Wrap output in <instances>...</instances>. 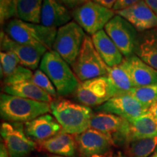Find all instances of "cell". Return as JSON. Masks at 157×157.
<instances>
[{
	"mask_svg": "<svg viewBox=\"0 0 157 157\" xmlns=\"http://www.w3.org/2000/svg\"><path fill=\"white\" fill-rule=\"evenodd\" d=\"M2 26L5 34L17 42L52 50L58 29L45 26L41 23L26 22L13 18Z\"/></svg>",
	"mask_w": 157,
	"mask_h": 157,
	"instance_id": "cell-1",
	"label": "cell"
},
{
	"mask_svg": "<svg viewBox=\"0 0 157 157\" xmlns=\"http://www.w3.org/2000/svg\"><path fill=\"white\" fill-rule=\"evenodd\" d=\"M50 109L63 132L71 135H79L89 129L94 115L90 107L61 98L52 101Z\"/></svg>",
	"mask_w": 157,
	"mask_h": 157,
	"instance_id": "cell-2",
	"label": "cell"
},
{
	"mask_svg": "<svg viewBox=\"0 0 157 157\" xmlns=\"http://www.w3.org/2000/svg\"><path fill=\"white\" fill-rule=\"evenodd\" d=\"M50 111V103L4 93L0 95L1 117L9 122L26 123Z\"/></svg>",
	"mask_w": 157,
	"mask_h": 157,
	"instance_id": "cell-3",
	"label": "cell"
},
{
	"mask_svg": "<svg viewBox=\"0 0 157 157\" xmlns=\"http://www.w3.org/2000/svg\"><path fill=\"white\" fill-rule=\"evenodd\" d=\"M39 68L50 78L60 96L74 93L80 82L71 66L54 50H49L44 55Z\"/></svg>",
	"mask_w": 157,
	"mask_h": 157,
	"instance_id": "cell-4",
	"label": "cell"
},
{
	"mask_svg": "<svg viewBox=\"0 0 157 157\" xmlns=\"http://www.w3.org/2000/svg\"><path fill=\"white\" fill-rule=\"evenodd\" d=\"M71 66L80 82L106 76L109 68L94 47L91 36L87 34L77 58Z\"/></svg>",
	"mask_w": 157,
	"mask_h": 157,
	"instance_id": "cell-5",
	"label": "cell"
},
{
	"mask_svg": "<svg viewBox=\"0 0 157 157\" xmlns=\"http://www.w3.org/2000/svg\"><path fill=\"white\" fill-rule=\"evenodd\" d=\"M72 17L87 33L93 36L103 30L108 23L116 15L111 9L103 7L93 1H89L71 11Z\"/></svg>",
	"mask_w": 157,
	"mask_h": 157,
	"instance_id": "cell-6",
	"label": "cell"
},
{
	"mask_svg": "<svg viewBox=\"0 0 157 157\" xmlns=\"http://www.w3.org/2000/svg\"><path fill=\"white\" fill-rule=\"evenodd\" d=\"M85 31L74 21L58 29L52 50L70 66L74 63L81 50Z\"/></svg>",
	"mask_w": 157,
	"mask_h": 157,
	"instance_id": "cell-7",
	"label": "cell"
},
{
	"mask_svg": "<svg viewBox=\"0 0 157 157\" xmlns=\"http://www.w3.org/2000/svg\"><path fill=\"white\" fill-rule=\"evenodd\" d=\"M74 93L76 101L88 107H98L113 97L106 76L80 82Z\"/></svg>",
	"mask_w": 157,
	"mask_h": 157,
	"instance_id": "cell-8",
	"label": "cell"
},
{
	"mask_svg": "<svg viewBox=\"0 0 157 157\" xmlns=\"http://www.w3.org/2000/svg\"><path fill=\"white\" fill-rule=\"evenodd\" d=\"M124 58L135 55L138 31L124 17L116 15L104 28Z\"/></svg>",
	"mask_w": 157,
	"mask_h": 157,
	"instance_id": "cell-9",
	"label": "cell"
},
{
	"mask_svg": "<svg viewBox=\"0 0 157 157\" xmlns=\"http://www.w3.org/2000/svg\"><path fill=\"white\" fill-rule=\"evenodd\" d=\"M0 131L10 157H26L36 148V143L29 138L21 123L5 121Z\"/></svg>",
	"mask_w": 157,
	"mask_h": 157,
	"instance_id": "cell-10",
	"label": "cell"
},
{
	"mask_svg": "<svg viewBox=\"0 0 157 157\" xmlns=\"http://www.w3.org/2000/svg\"><path fill=\"white\" fill-rule=\"evenodd\" d=\"M90 128L109 135L113 143H127L129 140V123L124 118L113 113H94Z\"/></svg>",
	"mask_w": 157,
	"mask_h": 157,
	"instance_id": "cell-11",
	"label": "cell"
},
{
	"mask_svg": "<svg viewBox=\"0 0 157 157\" xmlns=\"http://www.w3.org/2000/svg\"><path fill=\"white\" fill-rule=\"evenodd\" d=\"M1 50L14 54L20 64L31 70H36L44 55L48 52L46 48L22 44L12 39L4 31H1Z\"/></svg>",
	"mask_w": 157,
	"mask_h": 157,
	"instance_id": "cell-12",
	"label": "cell"
},
{
	"mask_svg": "<svg viewBox=\"0 0 157 157\" xmlns=\"http://www.w3.org/2000/svg\"><path fill=\"white\" fill-rule=\"evenodd\" d=\"M95 110L98 112L113 113L130 121L146 113L148 108L128 93L111 98Z\"/></svg>",
	"mask_w": 157,
	"mask_h": 157,
	"instance_id": "cell-13",
	"label": "cell"
},
{
	"mask_svg": "<svg viewBox=\"0 0 157 157\" xmlns=\"http://www.w3.org/2000/svg\"><path fill=\"white\" fill-rule=\"evenodd\" d=\"M75 139L81 157L101 155L106 152L113 144L111 137L93 128H89L81 134L75 135Z\"/></svg>",
	"mask_w": 157,
	"mask_h": 157,
	"instance_id": "cell-14",
	"label": "cell"
},
{
	"mask_svg": "<svg viewBox=\"0 0 157 157\" xmlns=\"http://www.w3.org/2000/svg\"><path fill=\"white\" fill-rule=\"evenodd\" d=\"M115 13L127 20L139 33L157 27V15L144 0Z\"/></svg>",
	"mask_w": 157,
	"mask_h": 157,
	"instance_id": "cell-15",
	"label": "cell"
},
{
	"mask_svg": "<svg viewBox=\"0 0 157 157\" xmlns=\"http://www.w3.org/2000/svg\"><path fill=\"white\" fill-rule=\"evenodd\" d=\"M135 87L157 84V70L136 55L124 58L122 62Z\"/></svg>",
	"mask_w": 157,
	"mask_h": 157,
	"instance_id": "cell-16",
	"label": "cell"
},
{
	"mask_svg": "<svg viewBox=\"0 0 157 157\" xmlns=\"http://www.w3.org/2000/svg\"><path fill=\"white\" fill-rule=\"evenodd\" d=\"M24 129L28 136L40 142L58 135L62 131V127L56 118L45 113L25 123Z\"/></svg>",
	"mask_w": 157,
	"mask_h": 157,
	"instance_id": "cell-17",
	"label": "cell"
},
{
	"mask_svg": "<svg viewBox=\"0 0 157 157\" xmlns=\"http://www.w3.org/2000/svg\"><path fill=\"white\" fill-rule=\"evenodd\" d=\"M71 11L59 0H43L41 22L43 25L58 29L72 21Z\"/></svg>",
	"mask_w": 157,
	"mask_h": 157,
	"instance_id": "cell-18",
	"label": "cell"
},
{
	"mask_svg": "<svg viewBox=\"0 0 157 157\" xmlns=\"http://www.w3.org/2000/svg\"><path fill=\"white\" fill-rule=\"evenodd\" d=\"M91 38L98 54L108 66L113 67L123 62L124 57L104 29L91 36Z\"/></svg>",
	"mask_w": 157,
	"mask_h": 157,
	"instance_id": "cell-19",
	"label": "cell"
},
{
	"mask_svg": "<svg viewBox=\"0 0 157 157\" xmlns=\"http://www.w3.org/2000/svg\"><path fill=\"white\" fill-rule=\"evenodd\" d=\"M135 55L157 70V27L138 33Z\"/></svg>",
	"mask_w": 157,
	"mask_h": 157,
	"instance_id": "cell-20",
	"label": "cell"
},
{
	"mask_svg": "<svg viewBox=\"0 0 157 157\" xmlns=\"http://www.w3.org/2000/svg\"><path fill=\"white\" fill-rule=\"evenodd\" d=\"M2 93L36 101L51 103L53 100L48 93L39 88L31 80L4 85Z\"/></svg>",
	"mask_w": 157,
	"mask_h": 157,
	"instance_id": "cell-21",
	"label": "cell"
},
{
	"mask_svg": "<svg viewBox=\"0 0 157 157\" xmlns=\"http://www.w3.org/2000/svg\"><path fill=\"white\" fill-rule=\"evenodd\" d=\"M39 144L52 154L65 157H73L76 154L77 143L73 135L61 131L50 139L40 141Z\"/></svg>",
	"mask_w": 157,
	"mask_h": 157,
	"instance_id": "cell-22",
	"label": "cell"
},
{
	"mask_svg": "<svg viewBox=\"0 0 157 157\" xmlns=\"http://www.w3.org/2000/svg\"><path fill=\"white\" fill-rule=\"evenodd\" d=\"M129 140L157 136V119L148 111L129 121ZM128 141V142H129Z\"/></svg>",
	"mask_w": 157,
	"mask_h": 157,
	"instance_id": "cell-23",
	"label": "cell"
},
{
	"mask_svg": "<svg viewBox=\"0 0 157 157\" xmlns=\"http://www.w3.org/2000/svg\"><path fill=\"white\" fill-rule=\"evenodd\" d=\"M106 76L112 88L113 97L128 94L131 90L135 87L128 72L122 63L113 67L109 66Z\"/></svg>",
	"mask_w": 157,
	"mask_h": 157,
	"instance_id": "cell-24",
	"label": "cell"
},
{
	"mask_svg": "<svg viewBox=\"0 0 157 157\" xmlns=\"http://www.w3.org/2000/svg\"><path fill=\"white\" fill-rule=\"evenodd\" d=\"M43 0H16L17 18L33 23H40Z\"/></svg>",
	"mask_w": 157,
	"mask_h": 157,
	"instance_id": "cell-25",
	"label": "cell"
},
{
	"mask_svg": "<svg viewBox=\"0 0 157 157\" xmlns=\"http://www.w3.org/2000/svg\"><path fill=\"white\" fill-rule=\"evenodd\" d=\"M157 148V136L134 139L127 143L128 157H148Z\"/></svg>",
	"mask_w": 157,
	"mask_h": 157,
	"instance_id": "cell-26",
	"label": "cell"
},
{
	"mask_svg": "<svg viewBox=\"0 0 157 157\" xmlns=\"http://www.w3.org/2000/svg\"><path fill=\"white\" fill-rule=\"evenodd\" d=\"M129 94L149 109L157 102V84L133 87Z\"/></svg>",
	"mask_w": 157,
	"mask_h": 157,
	"instance_id": "cell-27",
	"label": "cell"
},
{
	"mask_svg": "<svg viewBox=\"0 0 157 157\" xmlns=\"http://www.w3.org/2000/svg\"><path fill=\"white\" fill-rule=\"evenodd\" d=\"M0 63H1V78L5 79L11 76L20 66L18 59L14 54L10 52H0Z\"/></svg>",
	"mask_w": 157,
	"mask_h": 157,
	"instance_id": "cell-28",
	"label": "cell"
},
{
	"mask_svg": "<svg viewBox=\"0 0 157 157\" xmlns=\"http://www.w3.org/2000/svg\"><path fill=\"white\" fill-rule=\"evenodd\" d=\"M31 82H34L39 88L44 90L52 98H56L58 95L56 87H54L53 84L51 82L50 78L40 68L34 71V74L31 78Z\"/></svg>",
	"mask_w": 157,
	"mask_h": 157,
	"instance_id": "cell-29",
	"label": "cell"
},
{
	"mask_svg": "<svg viewBox=\"0 0 157 157\" xmlns=\"http://www.w3.org/2000/svg\"><path fill=\"white\" fill-rule=\"evenodd\" d=\"M17 16L16 0H0V21L2 26Z\"/></svg>",
	"mask_w": 157,
	"mask_h": 157,
	"instance_id": "cell-30",
	"label": "cell"
},
{
	"mask_svg": "<svg viewBox=\"0 0 157 157\" xmlns=\"http://www.w3.org/2000/svg\"><path fill=\"white\" fill-rule=\"evenodd\" d=\"M33 74H34V72H32V70L24 67L22 65H20L18 68L11 76L2 80L4 85L17 83V82L26 81V80H31Z\"/></svg>",
	"mask_w": 157,
	"mask_h": 157,
	"instance_id": "cell-31",
	"label": "cell"
},
{
	"mask_svg": "<svg viewBox=\"0 0 157 157\" xmlns=\"http://www.w3.org/2000/svg\"><path fill=\"white\" fill-rule=\"evenodd\" d=\"M140 1L142 0H117L112 10L114 12L122 10L138 3Z\"/></svg>",
	"mask_w": 157,
	"mask_h": 157,
	"instance_id": "cell-32",
	"label": "cell"
},
{
	"mask_svg": "<svg viewBox=\"0 0 157 157\" xmlns=\"http://www.w3.org/2000/svg\"><path fill=\"white\" fill-rule=\"evenodd\" d=\"M59 1L62 4H63L71 11H72L79 6L84 5V4L91 1V0H59Z\"/></svg>",
	"mask_w": 157,
	"mask_h": 157,
	"instance_id": "cell-33",
	"label": "cell"
},
{
	"mask_svg": "<svg viewBox=\"0 0 157 157\" xmlns=\"http://www.w3.org/2000/svg\"><path fill=\"white\" fill-rule=\"evenodd\" d=\"M92 1L95 2L103 6V7L112 10L117 0H92Z\"/></svg>",
	"mask_w": 157,
	"mask_h": 157,
	"instance_id": "cell-34",
	"label": "cell"
},
{
	"mask_svg": "<svg viewBox=\"0 0 157 157\" xmlns=\"http://www.w3.org/2000/svg\"><path fill=\"white\" fill-rule=\"evenodd\" d=\"M151 9L157 15V0H144Z\"/></svg>",
	"mask_w": 157,
	"mask_h": 157,
	"instance_id": "cell-35",
	"label": "cell"
},
{
	"mask_svg": "<svg viewBox=\"0 0 157 157\" xmlns=\"http://www.w3.org/2000/svg\"><path fill=\"white\" fill-rule=\"evenodd\" d=\"M0 157H10L5 143H1L0 146Z\"/></svg>",
	"mask_w": 157,
	"mask_h": 157,
	"instance_id": "cell-36",
	"label": "cell"
},
{
	"mask_svg": "<svg viewBox=\"0 0 157 157\" xmlns=\"http://www.w3.org/2000/svg\"><path fill=\"white\" fill-rule=\"evenodd\" d=\"M148 112H150L153 116H154L157 119V102L153 104L151 106H150L148 110Z\"/></svg>",
	"mask_w": 157,
	"mask_h": 157,
	"instance_id": "cell-37",
	"label": "cell"
},
{
	"mask_svg": "<svg viewBox=\"0 0 157 157\" xmlns=\"http://www.w3.org/2000/svg\"><path fill=\"white\" fill-rule=\"evenodd\" d=\"M92 157H103L101 156V155H94V156H93Z\"/></svg>",
	"mask_w": 157,
	"mask_h": 157,
	"instance_id": "cell-38",
	"label": "cell"
},
{
	"mask_svg": "<svg viewBox=\"0 0 157 157\" xmlns=\"http://www.w3.org/2000/svg\"><path fill=\"white\" fill-rule=\"evenodd\" d=\"M114 157H124V156H121V154H120V153H119V154H118L117 156H115Z\"/></svg>",
	"mask_w": 157,
	"mask_h": 157,
	"instance_id": "cell-39",
	"label": "cell"
},
{
	"mask_svg": "<svg viewBox=\"0 0 157 157\" xmlns=\"http://www.w3.org/2000/svg\"><path fill=\"white\" fill-rule=\"evenodd\" d=\"M150 157H157V156H156V153H155V154H153L152 156H150Z\"/></svg>",
	"mask_w": 157,
	"mask_h": 157,
	"instance_id": "cell-40",
	"label": "cell"
},
{
	"mask_svg": "<svg viewBox=\"0 0 157 157\" xmlns=\"http://www.w3.org/2000/svg\"><path fill=\"white\" fill-rule=\"evenodd\" d=\"M51 157H65V156H52Z\"/></svg>",
	"mask_w": 157,
	"mask_h": 157,
	"instance_id": "cell-41",
	"label": "cell"
},
{
	"mask_svg": "<svg viewBox=\"0 0 157 157\" xmlns=\"http://www.w3.org/2000/svg\"><path fill=\"white\" fill-rule=\"evenodd\" d=\"M40 157H47V156H40Z\"/></svg>",
	"mask_w": 157,
	"mask_h": 157,
	"instance_id": "cell-42",
	"label": "cell"
},
{
	"mask_svg": "<svg viewBox=\"0 0 157 157\" xmlns=\"http://www.w3.org/2000/svg\"><path fill=\"white\" fill-rule=\"evenodd\" d=\"M155 153H156V156H157V150H156V151L155 152Z\"/></svg>",
	"mask_w": 157,
	"mask_h": 157,
	"instance_id": "cell-43",
	"label": "cell"
}]
</instances>
